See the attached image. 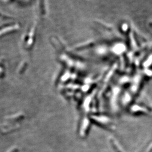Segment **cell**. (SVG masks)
Returning a JSON list of instances; mask_svg holds the SVG:
<instances>
[{
	"label": "cell",
	"instance_id": "1",
	"mask_svg": "<svg viewBox=\"0 0 152 152\" xmlns=\"http://www.w3.org/2000/svg\"><path fill=\"white\" fill-rule=\"evenodd\" d=\"M13 28H14V27H8V28H7L6 29H4V30H2L1 31H0V34H1V32H7V31H9L11 30H12Z\"/></svg>",
	"mask_w": 152,
	"mask_h": 152
}]
</instances>
